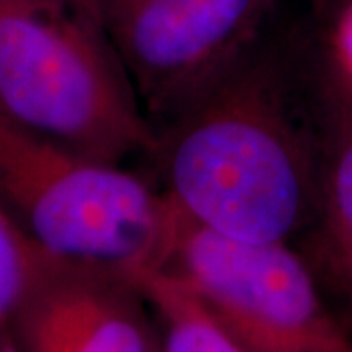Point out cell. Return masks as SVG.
I'll list each match as a JSON object with an SVG mask.
<instances>
[{
  "label": "cell",
  "mask_w": 352,
  "mask_h": 352,
  "mask_svg": "<svg viewBox=\"0 0 352 352\" xmlns=\"http://www.w3.org/2000/svg\"><path fill=\"white\" fill-rule=\"evenodd\" d=\"M20 352H161L151 309L129 278L59 261L10 323Z\"/></svg>",
  "instance_id": "obj_6"
},
{
  "label": "cell",
  "mask_w": 352,
  "mask_h": 352,
  "mask_svg": "<svg viewBox=\"0 0 352 352\" xmlns=\"http://www.w3.org/2000/svg\"><path fill=\"white\" fill-rule=\"evenodd\" d=\"M0 200L53 256L131 278L163 268L178 212L120 164L14 122L0 110Z\"/></svg>",
  "instance_id": "obj_3"
},
{
  "label": "cell",
  "mask_w": 352,
  "mask_h": 352,
  "mask_svg": "<svg viewBox=\"0 0 352 352\" xmlns=\"http://www.w3.org/2000/svg\"><path fill=\"white\" fill-rule=\"evenodd\" d=\"M0 352H20L18 346H16V342H14L10 327L0 329Z\"/></svg>",
  "instance_id": "obj_12"
},
{
  "label": "cell",
  "mask_w": 352,
  "mask_h": 352,
  "mask_svg": "<svg viewBox=\"0 0 352 352\" xmlns=\"http://www.w3.org/2000/svg\"><path fill=\"white\" fill-rule=\"evenodd\" d=\"M280 65L254 50L157 131L164 194L184 217L245 241H286L314 208L311 155Z\"/></svg>",
  "instance_id": "obj_1"
},
{
  "label": "cell",
  "mask_w": 352,
  "mask_h": 352,
  "mask_svg": "<svg viewBox=\"0 0 352 352\" xmlns=\"http://www.w3.org/2000/svg\"><path fill=\"white\" fill-rule=\"evenodd\" d=\"M337 43H339L340 59L344 63V69L352 76V2H349L340 12L339 41Z\"/></svg>",
  "instance_id": "obj_10"
},
{
  "label": "cell",
  "mask_w": 352,
  "mask_h": 352,
  "mask_svg": "<svg viewBox=\"0 0 352 352\" xmlns=\"http://www.w3.org/2000/svg\"><path fill=\"white\" fill-rule=\"evenodd\" d=\"M163 268L256 352H352L286 241L229 237L178 212Z\"/></svg>",
  "instance_id": "obj_4"
},
{
  "label": "cell",
  "mask_w": 352,
  "mask_h": 352,
  "mask_svg": "<svg viewBox=\"0 0 352 352\" xmlns=\"http://www.w3.org/2000/svg\"><path fill=\"white\" fill-rule=\"evenodd\" d=\"M311 4H314V8L317 12H335V10H342V4H344V0H309Z\"/></svg>",
  "instance_id": "obj_11"
},
{
  "label": "cell",
  "mask_w": 352,
  "mask_h": 352,
  "mask_svg": "<svg viewBox=\"0 0 352 352\" xmlns=\"http://www.w3.org/2000/svg\"><path fill=\"white\" fill-rule=\"evenodd\" d=\"M0 110L106 163L157 145L96 0H0Z\"/></svg>",
  "instance_id": "obj_2"
},
{
  "label": "cell",
  "mask_w": 352,
  "mask_h": 352,
  "mask_svg": "<svg viewBox=\"0 0 352 352\" xmlns=\"http://www.w3.org/2000/svg\"><path fill=\"white\" fill-rule=\"evenodd\" d=\"M147 113L170 122L256 50L274 0H96Z\"/></svg>",
  "instance_id": "obj_5"
},
{
  "label": "cell",
  "mask_w": 352,
  "mask_h": 352,
  "mask_svg": "<svg viewBox=\"0 0 352 352\" xmlns=\"http://www.w3.org/2000/svg\"><path fill=\"white\" fill-rule=\"evenodd\" d=\"M157 319L161 352H256L164 268L129 278Z\"/></svg>",
  "instance_id": "obj_7"
},
{
  "label": "cell",
  "mask_w": 352,
  "mask_h": 352,
  "mask_svg": "<svg viewBox=\"0 0 352 352\" xmlns=\"http://www.w3.org/2000/svg\"><path fill=\"white\" fill-rule=\"evenodd\" d=\"M325 223L340 268L352 280V133L340 143L329 170Z\"/></svg>",
  "instance_id": "obj_9"
},
{
  "label": "cell",
  "mask_w": 352,
  "mask_h": 352,
  "mask_svg": "<svg viewBox=\"0 0 352 352\" xmlns=\"http://www.w3.org/2000/svg\"><path fill=\"white\" fill-rule=\"evenodd\" d=\"M59 261L0 200V329L10 327L30 294Z\"/></svg>",
  "instance_id": "obj_8"
}]
</instances>
